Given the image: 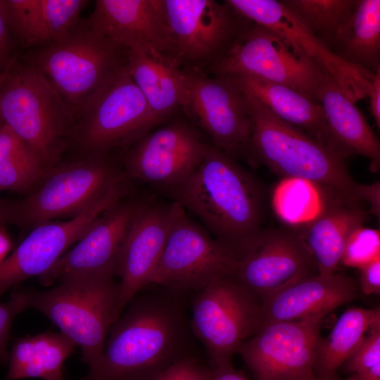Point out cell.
<instances>
[{
	"instance_id": "30bf717a",
	"label": "cell",
	"mask_w": 380,
	"mask_h": 380,
	"mask_svg": "<svg viewBox=\"0 0 380 380\" xmlns=\"http://www.w3.org/2000/svg\"><path fill=\"white\" fill-rule=\"evenodd\" d=\"M156 126L126 65L97 91L77 118L72 141L87 155L137 142Z\"/></svg>"
},
{
	"instance_id": "d6a6232c",
	"label": "cell",
	"mask_w": 380,
	"mask_h": 380,
	"mask_svg": "<svg viewBox=\"0 0 380 380\" xmlns=\"http://www.w3.org/2000/svg\"><path fill=\"white\" fill-rule=\"evenodd\" d=\"M322 194L312 183L300 179L285 178L275 190L273 204L277 215L291 224H303L322 209Z\"/></svg>"
},
{
	"instance_id": "ffe728a7",
	"label": "cell",
	"mask_w": 380,
	"mask_h": 380,
	"mask_svg": "<svg viewBox=\"0 0 380 380\" xmlns=\"http://www.w3.org/2000/svg\"><path fill=\"white\" fill-rule=\"evenodd\" d=\"M175 204L144 202L119 255L115 277L120 279L121 310L151 278L164 249Z\"/></svg>"
},
{
	"instance_id": "8992f818",
	"label": "cell",
	"mask_w": 380,
	"mask_h": 380,
	"mask_svg": "<svg viewBox=\"0 0 380 380\" xmlns=\"http://www.w3.org/2000/svg\"><path fill=\"white\" fill-rule=\"evenodd\" d=\"M127 175L106 156L91 154L53 168L27 196L0 200V222L31 229L72 218L101 200Z\"/></svg>"
},
{
	"instance_id": "9a60e30c",
	"label": "cell",
	"mask_w": 380,
	"mask_h": 380,
	"mask_svg": "<svg viewBox=\"0 0 380 380\" xmlns=\"http://www.w3.org/2000/svg\"><path fill=\"white\" fill-rule=\"evenodd\" d=\"M128 191V182H125L74 217L32 227L0 265V298L23 281L48 271L108 208L126 197Z\"/></svg>"
},
{
	"instance_id": "5bb4252c",
	"label": "cell",
	"mask_w": 380,
	"mask_h": 380,
	"mask_svg": "<svg viewBox=\"0 0 380 380\" xmlns=\"http://www.w3.org/2000/svg\"><path fill=\"white\" fill-rule=\"evenodd\" d=\"M182 69L186 90L184 109L208 134L213 146L235 159L247 157L251 122L243 91L227 77Z\"/></svg>"
},
{
	"instance_id": "ac0fdd59",
	"label": "cell",
	"mask_w": 380,
	"mask_h": 380,
	"mask_svg": "<svg viewBox=\"0 0 380 380\" xmlns=\"http://www.w3.org/2000/svg\"><path fill=\"white\" fill-rule=\"evenodd\" d=\"M144 202L126 196L108 208L75 246L39 277L40 283L49 286L66 277L100 273L115 277L122 248Z\"/></svg>"
},
{
	"instance_id": "4fadbf2b",
	"label": "cell",
	"mask_w": 380,
	"mask_h": 380,
	"mask_svg": "<svg viewBox=\"0 0 380 380\" xmlns=\"http://www.w3.org/2000/svg\"><path fill=\"white\" fill-rule=\"evenodd\" d=\"M327 313L261 327L239 348L256 380H312Z\"/></svg>"
},
{
	"instance_id": "4316f807",
	"label": "cell",
	"mask_w": 380,
	"mask_h": 380,
	"mask_svg": "<svg viewBox=\"0 0 380 380\" xmlns=\"http://www.w3.org/2000/svg\"><path fill=\"white\" fill-rule=\"evenodd\" d=\"M224 77L253 95L277 117L334 150L319 103L293 89L261 78L243 75Z\"/></svg>"
},
{
	"instance_id": "603a6c76",
	"label": "cell",
	"mask_w": 380,
	"mask_h": 380,
	"mask_svg": "<svg viewBox=\"0 0 380 380\" xmlns=\"http://www.w3.org/2000/svg\"><path fill=\"white\" fill-rule=\"evenodd\" d=\"M333 148L346 158L361 155L371 160V170L380 165V143L362 112L334 78L324 71L318 95Z\"/></svg>"
},
{
	"instance_id": "277c9868",
	"label": "cell",
	"mask_w": 380,
	"mask_h": 380,
	"mask_svg": "<svg viewBox=\"0 0 380 380\" xmlns=\"http://www.w3.org/2000/svg\"><path fill=\"white\" fill-rule=\"evenodd\" d=\"M0 119L49 172L72 141L77 118L46 79L15 59L0 91Z\"/></svg>"
},
{
	"instance_id": "2e32d148",
	"label": "cell",
	"mask_w": 380,
	"mask_h": 380,
	"mask_svg": "<svg viewBox=\"0 0 380 380\" xmlns=\"http://www.w3.org/2000/svg\"><path fill=\"white\" fill-rule=\"evenodd\" d=\"M209 146L190 125L175 120L135 142L125 158V172L169 190L192 175Z\"/></svg>"
},
{
	"instance_id": "7bdbcfd3",
	"label": "cell",
	"mask_w": 380,
	"mask_h": 380,
	"mask_svg": "<svg viewBox=\"0 0 380 380\" xmlns=\"http://www.w3.org/2000/svg\"><path fill=\"white\" fill-rule=\"evenodd\" d=\"M4 224L0 222V265L10 255L13 249L12 239Z\"/></svg>"
},
{
	"instance_id": "836d02e7",
	"label": "cell",
	"mask_w": 380,
	"mask_h": 380,
	"mask_svg": "<svg viewBox=\"0 0 380 380\" xmlns=\"http://www.w3.org/2000/svg\"><path fill=\"white\" fill-rule=\"evenodd\" d=\"M378 257H380L379 230L360 225L348 236L341 263L360 269Z\"/></svg>"
},
{
	"instance_id": "bcb514c9",
	"label": "cell",
	"mask_w": 380,
	"mask_h": 380,
	"mask_svg": "<svg viewBox=\"0 0 380 380\" xmlns=\"http://www.w3.org/2000/svg\"><path fill=\"white\" fill-rule=\"evenodd\" d=\"M312 380H322V379H320L317 378V376H315Z\"/></svg>"
},
{
	"instance_id": "d590c367",
	"label": "cell",
	"mask_w": 380,
	"mask_h": 380,
	"mask_svg": "<svg viewBox=\"0 0 380 380\" xmlns=\"http://www.w3.org/2000/svg\"><path fill=\"white\" fill-rule=\"evenodd\" d=\"M354 354L346 362V369L356 373L380 363V321L373 324Z\"/></svg>"
},
{
	"instance_id": "ab89813d",
	"label": "cell",
	"mask_w": 380,
	"mask_h": 380,
	"mask_svg": "<svg viewBox=\"0 0 380 380\" xmlns=\"http://www.w3.org/2000/svg\"><path fill=\"white\" fill-rule=\"evenodd\" d=\"M357 198L360 201H365L369 209L367 213L380 217V183L376 182L369 184H358L357 186Z\"/></svg>"
},
{
	"instance_id": "ba28073f",
	"label": "cell",
	"mask_w": 380,
	"mask_h": 380,
	"mask_svg": "<svg viewBox=\"0 0 380 380\" xmlns=\"http://www.w3.org/2000/svg\"><path fill=\"white\" fill-rule=\"evenodd\" d=\"M164 5L170 38L169 57L182 68L207 72L252 23L225 1L164 0Z\"/></svg>"
},
{
	"instance_id": "f1b7e54d",
	"label": "cell",
	"mask_w": 380,
	"mask_h": 380,
	"mask_svg": "<svg viewBox=\"0 0 380 380\" xmlns=\"http://www.w3.org/2000/svg\"><path fill=\"white\" fill-rule=\"evenodd\" d=\"M329 50L351 66L374 74L380 71V1L360 0Z\"/></svg>"
},
{
	"instance_id": "1f68e13d",
	"label": "cell",
	"mask_w": 380,
	"mask_h": 380,
	"mask_svg": "<svg viewBox=\"0 0 380 380\" xmlns=\"http://www.w3.org/2000/svg\"><path fill=\"white\" fill-rule=\"evenodd\" d=\"M360 0H281L280 3L328 49Z\"/></svg>"
},
{
	"instance_id": "cb8c5ba5",
	"label": "cell",
	"mask_w": 380,
	"mask_h": 380,
	"mask_svg": "<svg viewBox=\"0 0 380 380\" xmlns=\"http://www.w3.org/2000/svg\"><path fill=\"white\" fill-rule=\"evenodd\" d=\"M12 35L24 48L57 41L82 20L87 0H1Z\"/></svg>"
},
{
	"instance_id": "8fae6325",
	"label": "cell",
	"mask_w": 380,
	"mask_h": 380,
	"mask_svg": "<svg viewBox=\"0 0 380 380\" xmlns=\"http://www.w3.org/2000/svg\"><path fill=\"white\" fill-rule=\"evenodd\" d=\"M261 301L233 277L216 279L191 302L192 333L204 345L213 367L231 363L260 327Z\"/></svg>"
},
{
	"instance_id": "3957f363",
	"label": "cell",
	"mask_w": 380,
	"mask_h": 380,
	"mask_svg": "<svg viewBox=\"0 0 380 380\" xmlns=\"http://www.w3.org/2000/svg\"><path fill=\"white\" fill-rule=\"evenodd\" d=\"M242 91L251 122L247 158L285 178L312 183L325 199L359 205L357 184L343 157L281 120L253 95Z\"/></svg>"
},
{
	"instance_id": "9c48e42d",
	"label": "cell",
	"mask_w": 380,
	"mask_h": 380,
	"mask_svg": "<svg viewBox=\"0 0 380 380\" xmlns=\"http://www.w3.org/2000/svg\"><path fill=\"white\" fill-rule=\"evenodd\" d=\"M173 202L168 236L149 285L198 292L216 279L234 277L240 259Z\"/></svg>"
},
{
	"instance_id": "7402d4cb",
	"label": "cell",
	"mask_w": 380,
	"mask_h": 380,
	"mask_svg": "<svg viewBox=\"0 0 380 380\" xmlns=\"http://www.w3.org/2000/svg\"><path fill=\"white\" fill-rule=\"evenodd\" d=\"M357 292L356 281L341 274H318L303 279L261 302L259 329L272 322L298 320L321 312L328 314L355 299Z\"/></svg>"
},
{
	"instance_id": "7dc6e473",
	"label": "cell",
	"mask_w": 380,
	"mask_h": 380,
	"mask_svg": "<svg viewBox=\"0 0 380 380\" xmlns=\"http://www.w3.org/2000/svg\"><path fill=\"white\" fill-rule=\"evenodd\" d=\"M124 380H132V379H124Z\"/></svg>"
},
{
	"instance_id": "7c38bea8",
	"label": "cell",
	"mask_w": 380,
	"mask_h": 380,
	"mask_svg": "<svg viewBox=\"0 0 380 380\" xmlns=\"http://www.w3.org/2000/svg\"><path fill=\"white\" fill-rule=\"evenodd\" d=\"M324 71L279 34L252 22L229 52L205 72L261 78L293 89L318 103Z\"/></svg>"
},
{
	"instance_id": "d6986e66",
	"label": "cell",
	"mask_w": 380,
	"mask_h": 380,
	"mask_svg": "<svg viewBox=\"0 0 380 380\" xmlns=\"http://www.w3.org/2000/svg\"><path fill=\"white\" fill-rule=\"evenodd\" d=\"M249 20L275 32L319 64L355 103L367 97L374 73L333 54L279 1L226 0Z\"/></svg>"
},
{
	"instance_id": "e575fe53",
	"label": "cell",
	"mask_w": 380,
	"mask_h": 380,
	"mask_svg": "<svg viewBox=\"0 0 380 380\" xmlns=\"http://www.w3.org/2000/svg\"><path fill=\"white\" fill-rule=\"evenodd\" d=\"M29 309L27 289L14 288L9 299L0 302V364L8 362V343L11 337L12 324L15 317Z\"/></svg>"
},
{
	"instance_id": "4dcf8cb0",
	"label": "cell",
	"mask_w": 380,
	"mask_h": 380,
	"mask_svg": "<svg viewBox=\"0 0 380 380\" xmlns=\"http://www.w3.org/2000/svg\"><path fill=\"white\" fill-rule=\"evenodd\" d=\"M48 173L27 146L0 123V189L32 191Z\"/></svg>"
},
{
	"instance_id": "e0dca14e",
	"label": "cell",
	"mask_w": 380,
	"mask_h": 380,
	"mask_svg": "<svg viewBox=\"0 0 380 380\" xmlns=\"http://www.w3.org/2000/svg\"><path fill=\"white\" fill-rule=\"evenodd\" d=\"M319 274L297 229L262 230L241 258L234 278L261 302L279 290Z\"/></svg>"
},
{
	"instance_id": "60d3db41",
	"label": "cell",
	"mask_w": 380,
	"mask_h": 380,
	"mask_svg": "<svg viewBox=\"0 0 380 380\" xmlns=\"http://www.w3.org/2000/svg\"><path fill=\"white\" fill-rule=\"evenodd\" d=\"M369 111L376 125L380 127V71L374 75L367 95Z\"/></svg>"
},
{
	"instance_id": "83f0119b",
	"label": "cell",
	"mask_w": 380,
	"mask_h": 380,
	"mask_svg": "<svg viewBox=\"0 0 380 380\" xmlns=\"http://www.w3.org/2000/svg\"><path fill=\"white\" fill-rule=\"evenodd\" d=\"M76 347L61 332H44L17 338L9 352L6 380H64V363Z\"/></svg>"
},
{
	"instance_id": "44dd1931",
	"label": "cell",
	"mask_w": 380,
	"mask_h": 380,
	"mask_svg": "<svg viewBox=\"0 0 380 380\" xmlns=\"http://www.w3.org/2000/svg\"><path fill=\"white\" fill-rule=\"evenodd\" d=\"M85 20L94 32L128 50L148 47L169 56L164 0H97Z\"/></svg>"
},
{
	"instance_id": "8d00e7d4",
	"label": "cell",
	"mask_w": 380,
	"mask_h": 380,
	"mask_svg": "<svg viewBox=\"0 0 380 380\" xmlns=\"http://www.w3.org/2000/svg\"><path fill=\"white\" fill-rule=\"evenodd\" d=\"M212 369L191 356L182 357L165 367L152 380H210Z\"/></svg>"
},
{
	"instance_id": "5b68a950",
	"label": "cell",
	"mask_w": 380,
	"mask_h": 380,
	"mask_svg": "<svg viewBox=\"0 0 380 380\" xmlns=\"http://www.w3.org/2000/svg\"><path fill=\"white\" fill-rule=\"evenodd\" d=\"M29 309L54 323L82 351L93 367L100 358L109 332L122 310L120 285L114 274L100 273L64 278L45 291L27 290Z\"/></svg>"
},
{
	"instance_id": "b9f144b4",
	"label": "cell",
	"mask_w": 380,
	"mask_h": 380,
	"mask_svg": "<svg viewBox=\"0 0 380 380\" xmlns=\"http://www.w3.org/2000/svg\"><path fill=\"white\" fill-rule=\"evenodd\" d=\"M210 380H249L246 375L234 369L232 363L213 367Z\"/></svg>"
},
{
	"instance_id": "f6af8a7d",
	"label": "cell",
	"mask_w": 380,
	"mask_h": 380,
	"mask_svg": "<svg viewBox=\"0 0 380 380\" xmlns=\"http://www.w3.org/2000/svg\"><path fill=\"white\" fill-rule=\"evenodd\" d=\"M15 59H16V58H15ZM15 60H13V62ZM13 62H12V63H13ZM11 64H10V65L4 70H3L2 72H0V91H1V86H2V84H3V82H4V80L5 77H6V73H7V71H8V68L10 67V65H11ZM1 122H1V119H0V123H1Z\"/></svg>"
},
{
	"instance_id": "7a4b0ae2",
	"label": "cell",
	"mask_w": 380,
	"mask_h": 380,
	"mask_svg": "<svg viewBox=\"0 0 380 380\" xmlns=\"http://www.w3.org/2000/svg\"><path fill=\"white\" fill-rule=\"evenodd\" d=\"M167 191L240 260L263 230L261 184L234 158L213 145L192 175Z\"/></svg>"
},
{
	"instance_id": "484cf974",
	"label": "cell",
	"mask_w": 380,
	"mask_h": 380,
	"mask_svg": "<svg viewBox=\"0 0 380 380\" xmlns=\"http://www.w3.org/2000/svg\"><path fill=\"white\" fill-rule=\"evenodd\" d=\"M367 214L360 205L324 200L318 215L297 229L317 262L319 274H335L348 236L363 225Z\"/></svg>"
},
{
	"instance_id": "52a82bcc",
	"label": "cell",
	"mask_w": 380,
	"mask_h": 380,
	"mask_svg": "<svg viewBox=\"0 0 380 380\" xmlns=\"http://www.w3.org/2000/svg\"><path fill=\"white\" fill-rule=\"evenodd\" d=\"M128 49L80 23L68 34L34 48L26 63L80 116L97 91L127 65Z\"/></svg>"
},
{
	"instance_id": "f546056e",
	"label": "cell",
	"mask_w": 380,
	"mask_h": 380,
	"mask_svg": "<svg viewBox=\"0 0 380 380\" xmlns=\"http://www.w3.org/2000/svg\"><path fill=\"white\" fill-rule=\"evenodd\" d=\"M380 321V310L351 307L338 318L329 335L321 338L314 365L315 376L322 380H340L336 370L356 351L365 332Z\"/></svg>"
},
{
	"instance_id": "d4e9b609",
	"label": "cell",
	"mask_w": 380,
	"mask_h": 380,
	"mask_svg": "<svg viewBox=\"0 0 380 380\" xmlns=\"http://www.w3.org/2000/svg\"><path fill=\"white\" fill-rule=\"evenodd\" d=\"M126 68L144 96L156 126L186 105L183 69L153 49L128 50Z\"/></svg>"
},
{
	"instance_id": "ee69618b",
	"label": "cell",
	"mask_w": 380,
	"mask_h": 380,
	"mask_svg": "<svg viewBox=\"0 0 380 380\" xmlns=\"http://www.w3.org/2000/svg\"><path fill=\"white\" fill-rule=\"evenodd\" d=\"M347 380H380V363L368 369L353 373Z\"/></svg>"
},
{
	"instance_id": "f35d334b",
	"label": "cell",
	"mask_w": 380,
	"mask_h": 380,
	"mask_svg": "<svg viewBox=\"0 0 380 380\" xmlns=\"http://www.w3.org/2000/svg\"><path fill=\"white\" fill-rule=\"evenodd\" d=\"M12 51L13 37L0 0V72L17 58L12 55Z\"/></svg>"
},
{
	"instance_id": "74e56055",
	"label": "cell",
	"mask_w": 380,
	"mask_h": 380,
	"mask_svg": "<svg viewBox=\"0 0 380 380\" xmlns=\"http://www.w3.org/2000/svg\"><path fill=\"white\" fill-rule=\"evenodd\" d=\"M359 270L362 291L365 295L379 293L380 291V257L376 258Z\"/></svg>"
},
{
	"instance_id": "6da1fadb",
	"label": "cell",
	"mask_w": 380,
	"mask_h": 380,
	"mask_svg": "<svg viewBox=\"0 0 380 380\" xmlns=\"http://www.w3.org/2000/svg\"><path fill=\"white\" fill-rule=\"evenodd\" d=\"M138 293L113 325L102 354L80 380H144L186 356L192 333L176 291Z\"/></svg>"
}]
</instances>
